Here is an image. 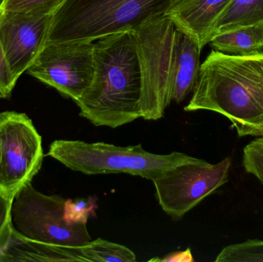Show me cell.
I'll use <instances>...</instances> for the list:
<instances>
[{
	"mask_svg": "<svg viewBox=\"0 0 263 262\" xmlns=\"http://www.w3.org/2000/svg\"><path fill=\"white\" fill-rule=\"evenodd\" d=\"M140 66L141 118H162L172 101L182 103L194 89L202 48L165 14L131 30Z\"/></svg>",
	"mask_w": 263,
	"mask_h": 262,
	"instance_id": "1",
	"label": "cell"
},
{
	"mask_svg": "<svg viewBox=\"0 0 263 262\" xmlns=\"http://www.w3.org/2000/svg\"><path fill=\"white\" fill-rule=\"evenodd\" d=\"M185 112L228 118L239 137H263V52L230 55L212 50L200 65Z\"/></svg>",
	"mask_w": 263,
	"mask_h": 262,
	"instance_id": "2",
	"label": "cell"
},
{
	"mask_svg": "<svg viewBox=\"0 0 263 262\" xmlns=\"http://www.w3.org/2000/svg\"><path fill=\"white\" fill-rule=\"evenodd\" d=\"M141 93L140 66L133 32L97 40L93 78L75 102L80 115L97 127H121L141 118Z\"/></svg>",
	"mask_w": 263,
	"mask_h": 262,
	"instance_id": "3",
	"label": "cell"
},
{
	"mask_svg": "<svg viewBox=\"0 0 263 262\" xmlns=\"http://www.w3.org/2000/svg\"><path fill=\"white\" fill-rule=\"evenodd\" d=\"M178 0H64L54 12L47 43H94L165 14Z\"/></svg>",
	"mask_w": 263,
	"mask_h": 262,
	"instance_id": "4",
	"label": "cell"
},
{
	"mask_svg": "<svg viewBox=\"0 0 263 262\" xmlns=\"http://www.w3.org/2000/svg\"><path fill=\"white\" fill-rule=\"evenodd\" d=\"M47 155L85 175L126 173L152 182L173 167L197 158L178 152L156 155L147 152L141 145L122 147L105 143L64 139L54 141Z\"/></svg>",
	"mask_w": 263,
	"mask_h": 262,
	"instance_id": "5",
	"label": "cell"
},
{
	"mask_svg": "<svg viewBox=\"0 0 263 262\" xmlns=\"http://www.w3.org/2000/svg\"><path fill=\"white\" fill-rule=\"evenodd\" d=\"M66 200L60 195L41 193L27 183L12 201L14 230L27 239L49 244L82 247L90 243L86 224L65 219Z\"/></svg>",
	"mask_w": 263,
	"mask_h": 262,
	"instance_id": "6",
	"label": "cell"
},
{
	"mask_svg": "<svg viewBox=\"0 0 263 262\" xmlns=\"http://www.w3.org/2000/svg\"><path fill=\"white\" fill-rule=\"evenodd\" d=\"M232 165L227 157L216 164L196 158L173 167L153 182L159 206L173 220L182 219L228 182Z\"/></svg>",
	"mask_w": 263,
	"mask_h": 262,
	"instance_id": "7",
	"label": "cell"
},
{
	"mask_svg": "<svg viewBox=\"0 0 263 262\" xmlns=\"http://www.w3.org/2000/svg\"><path fill=\"white\" fill-rule=\"evenodd\" d=\"M43 144L31 118L25 113L0 112V192L14 197L40 172Z\"/></svg>",
	"mask_w": 263,
	"mask_h": 262,
	"instance_id": "8",
	"label": "cell"
},
{
	"mask_svg": "<svg viewBox=\"0 0 263 262\" xmlns=\"http://www.w3.org/2000/svg\"><path fill=\"white\" fill-rule=\"evenodd\" d=\"M94 43H47L28 74L77 101L93 78Z\"/></svg>",
	"mask_w": 263,
	"mask_h": 262,
	"instance_id": "9",
	"label": "cell"
},
{
	"mask_svg": "<svg viewBox=\"0 0 263 262\" xmlns=\"http://www.w3.org/2000/svg\"><path fill=\"white\" fill-rule=\"evenodd\" d=\"M53 14L0 11V40L11 70L18 79L47 44Z\"/></svg>",
	"mask_w": 263,
	"mask_h": 262,
	"instance_id": "10",
	"label": "cell"
},
{
	"mask_svg": "<svg viewBox=\"0 0 263 262\" xmlns=\"http://www.w3.org/2000/svg\"><path fill=\"white\" fill-rule=\"evenodd\" d=\"M230 1L178 0L165 15L203 49L210 43L215 24Z\"/></svg>",
	"mask_w": 263,
	"mask_h": 262,
	"instance_id": "11",
	"label": "cell"
},
{
	"mask_svg": "<svg viewBox=\"0 0 263 262\" xmlns=\"http://www.w3.org/2000/svg\"><path fill=\"white\" fill-rule=\"evenodd\" d=\"M11 261L88 262L82 252L81 247L27 239L15 230L9 246L0 258V262Z\"/></svg>",
	"mask_w": 263,
	"mask_h": 262,
	"instance_id": "12",
	"label": "cell"
},
{
	"mask_svg": "<svg viewBox=\"0 0 263 262\" xmlns=\"http://www.w3.org/2000/svg\"><path fill=\"white\" fill-rule=\"evenodd\" d=\"M209 45L213 50L230 55L263 52V23L215 35Z\"/></svg>",
	"mask_w": 263,
	"mask_h": 262,
	"instance_id": "13",
	"label": "cell"
},
{
	"mask_svg": "<svg viewBox=\"0 0 263 262\" xmlns=\"http://www.w3.org/2000/svg\"><path fill=\"white\" fill-rule=\"evenodd\" d=\"M260 23H263V0H230L215 24L211 38Z\"/></svg>",
	"mask_w": 263,
	"mask_h": 262,
	"instance_id": "14",
	"label": "cell"
},
{
	"mask_svg": "<svg viewBox=\"0 0 263 262\" xmlns=\"http://www.w3.org/2000/svg\"><path fill=\"white\" fill-rule=\"evenodd\" d=\"M88 262H136V255L123 245L98 238L81 247Z\"/></svg>",
	"mask_w": 263,
	"mask_h": 262,
	"instance_id": "15",
	"label": "cell"
},
{
	"mask_svg": "<svg viewBox=\"0 0 263 262\" xmlns=\"http://www.w3.org/2000/svg\"><path fill=\"white\" fill-rule=\"evenodd\" d=\"M216 262H263V240L248 239L226 246Z\"/></svg>",
	"mask_w": 263,
	"mask_h": 262,
	"instance_id": "16",
	"label": "cell"
},
{
	"mask_svg": "<svg viewBox=\"0 0 263 262\" xmlns=\"http://www.w3.org/2000/svg\"><path fill=\"white\" fill-rule=\"evenodd\" d=\"M64 0H0V11L54 13Z\"/></svg>",
	"mask_w": 263,
	"mask_h": 262,
	"instance_id": "17",
	"label": "cell"
},
{
	"mask_svg": "<svg viewBox=\"0 0 263 262\" xmlns=\"http://www.w3.org/2000/svg\"><path fill=\"white\" fill-rule=\"evenodd\" d=\"M97 209V201L94 197L66 199L64 218L69 223L87 224L89 218L95 216Z\"/></svg>",
	"mask_w": 263,
	"mask_h": 262,
	"instance_id": "18",
	"label": "cell"
},
{
	"mask_svg": "<svg viewBox=\"0 0 263 262\" xmlns=\"http://www.w3.org/2000/svg\"><path fill=\"white\" fill-rule=\"evenodd\" d=\"M242 166L263 185V137L253 140L242 150Z\"/></svg>",
	"mask_w": 263,
	"mask_h": 262,
	"instance_id": "19",
	"label": "cell"
},
{
	"mask_svg": "<svg viewBox=\"0 0 263 262\" xmlns=\"http://www.w3.org/2000/svg\"><path fill=\"white\" fill-rule=\"evenodd\" d=\"M12 197L0 192V258L7 249L13 234Z\"/></svg>",
	"mask_w": 263,
	"mask_h": 262,
	"instance_id": "20",
	"label": "cell"
},
{
	"mask_svg": "<svg viewBox=\"0 0 263 262\" xmlns=\"http://www.w3.org/2000/svg\"><path fill=\"white\" fill-rule=\"evenodd\" d=\"M18 78L14 75L0 40V99L9 98Z\"/></svg>",
	"mask_w": 263,
	"mask_h": 262,
	"instance_id": "21",
	"label": "cell"
},
{
	"mask_svg": "<svg viewBox=\"0 0 263 262\" xmlns=\"http://www.w3.org/2000/svg\"><path fill=\"white\" fill-rule=\"evenodd\" d=\"M149 261L160 262H193L194 261L191 250L190 249L182 252H176L165 255L162 258H153Z\"/></svg>",
	"mask_w": 263,
	"mask_h": 262,
	"instance_id": "22",
	"label": "cell"
}]
</instances>
